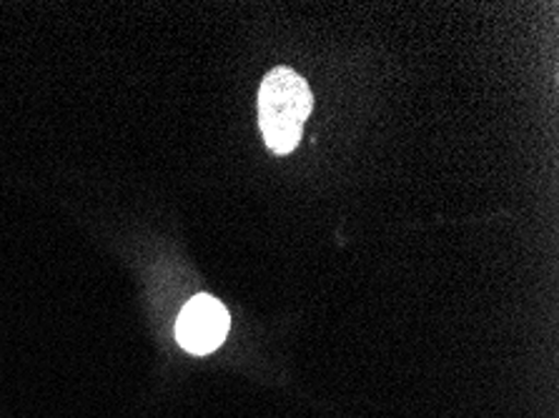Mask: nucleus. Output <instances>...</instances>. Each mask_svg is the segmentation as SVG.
Listing matches in <instances>:
<instances>
[{
  "instance_id": "obj_1",
  "label": "nucleus",
  "mask_w": 559,
  "mask_h": 418,
  "mask_svg": "<svg viewBox=\"0 0 559 418\" xmlns=\"http://www.w3.org/2000/svg\"><path fill=\"white\" fill-rule=\"evenodd\" d=\"M313 96L307 81L292 68H274L259 88V126L266 146L286 156L299 146Z\"/></svg>"
},
{
  "instance_id": "obj_2",
  "label": "nucleus",
  "mask_w": 559,
  "mask_h": 418,
  "mask_svg": "<svg viewBox=\"0 0 559 418\" xmlns=\"http://www.w3.org/2000/svg\"><path fill=\"white\" fill-rule=\"evenodd\" d=\"M228 311L214 296H193L176 321V338L189 354H211L224 344L228 334Z\"/></svg>"
}]
</instances>
